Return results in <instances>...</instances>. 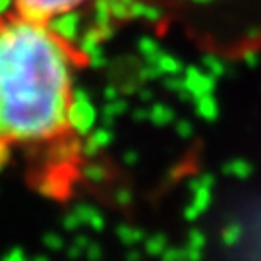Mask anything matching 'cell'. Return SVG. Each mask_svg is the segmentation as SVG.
Masks as SVG:
<instances>
[{
	"label": "cell",
	"mask_w": 261,
	"mask_h": 261,
	"mask_svg": "<svg viewBox=\"0 0 261 261\" xmlns=\"http://www.w3.org/2000/svg\"><path fill=\"white\" fill-rule=\"evenodd\" d=\"M82 53L55 23L10 12L0 16V170L18 153L39 161L33 186L53 199L68 194V170L85 151Z\"/></svg>",
	"instance_id": "cell-1"
},
{
	"label": "cell",
	"mask_w": 261,
	"mask_h": 261,
	"mask_svg": "<svg viewBox=\"0 0 261 261\" xmlns=\"http://www.w3.org/2000/svg\"><path fill=\"white\" fill-rule=\"evenodd\" d=\"M14 4V12L21 16L56 23V19L74 14L75 10L84 8L91 0H10Z\"/></svg>",
	"instance_id": "cell-2"
},
{
	"label": "cell",
	"mask_w": 261,
	"mask_h": 261,
	"mask_svg": "<svg viewBox=\"0 0 261 261\" xmlns=\"http://www.w3.org/2000/svg\"><path fill=\"white\" fill-rule=\"evenodd\" d=\"M80 219H82L84 223L91 224L97 230H103V226H105L103 215L99 213L97 209H93V207H82V209H80Z\"/></svg>",
	"instance_id": "cell-3"
},
{
	"label": "cell",
	"mask_w": 261,
	"mask_h": 261,
	"mask_svg": "<svg viewBox=\"0 0 261 261\" xmlns=\"http://www.w3.org/2000/svg\"><path fill=\"white\" fill-rule=\"evenodd\" d=\"M116 234H118V238H120L124 244H138L143 240V232H141V230L134 228V226H126V224L118 226Z\"/></svg>",
	"instance_id": "cell-4"
},
{
	"label": "cell",
	"mask_w": 261,
	"mask_h": 261,
	"mask_svg": "<svg viewBox=\"0 0 261 261\" xmlns=\"http://www.w3.org/2000/svg\"><path fill=\"white\" fill-rule=\"evenodd\" d=\"M165 250H167V238L163 234H155L145 240V252L149 255H161Z\"/></svg>",
	"instance_id": "cell-5"
},
{
	"label": "cell",
	"mask_w": 261,
	"mask_h": 261,
	"mask_svg": "<svg viewBox=\"0 0 261 261\" xmlns=\"http://www.w3.org/2000/svg\"><path fill=\"white\" fill-rule=\"evenodd\" d=\"M205 246V238L199 230H192L190 232V240H188V248H194V250H203Z\"/></svg>",
	"instance_id": "cell-6"
},
{
	"label": "cell",
	"mask_w": 261,
	"mask_h": 261,
	"mask_svg": "<svg viewBox=\"0 0 261 261\" xmlns=\"http://www.w3.org/2000/svg\"><path fill=\"white\" fill-rule=\"evenodd\" d=\"M238 236H240V228H238L236 224H230V226H226L223 230V240H224V244H228V246L236 242Z\"/></svg>",
	"instance_id": "cell-7"
},
{
	"label": "cell",
	"mask_w": 261,
	"mask_h": 261,
	"mask_svg": "<svg viewBox=\"0 0 261 261\" xmlns=\"http://www.w3.org/2000/svg\"><path fill=\"white\" fill-rule=\"evenodd\" d=\"M161 257H163V261H180L184 257V253H182V250H165L161 253Z\"/></svg>",
	"instance_id": "cell-8"
},
{
	"label": "cell",
	"mask_w": 261,
	"mask_h": 261,
	"mask_svg": "<svg viewBox=\"0 0 261 261\" xmlns=\"http://www.w3.org/2000/svg\"><path fill=\"white\" fill-rule=\"evenodd\" d=\"M128 259L138 261V259H140V252H130V253H128Z\"/></svg>",
	"instance_id": "cell-9"
}]
</instances>
